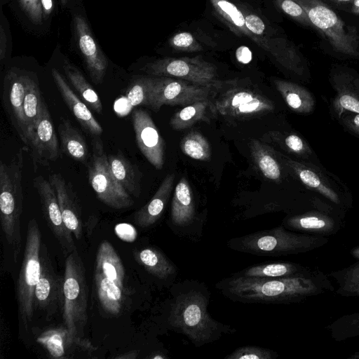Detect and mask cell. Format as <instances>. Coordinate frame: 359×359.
<instances>
[{"mask_svg": "<svg viewBox=\"0 0 359 359\" xmlns=\"http://www.w3.org/2000/svg\"><path fill=\"white\" fill-rule=\"evenodd\" d=\"M215 288L226 298L243 304L299 303L334 287L316 267L307 274L283 278H251L231 275L219 280Z\"/></svg>", "mask_w": 359, "mask_h": 359, "instance_id": "obj_2", "label": "cell"}, {"mask_svg": "<svg viewBox=\"0 0 359 359\" xmlns=\"http://www.w3.org/2000/svg\"><path fill=\"white\" fill-rule=\"evenodd\" d=\"M87 300L84 264L75 249L66 256L63 275L62 314L70 345L83 335L87 322Z\"/></svg>", "mask_w": 359, "mask_h": 359, "instance_id": "obj_5", "label": "cell"}, {"mask_svg": "<svg viewBox=\"0 0 359 359\" xmlns=\"http://www.w3.org/2000/svg\"><path fill=\"white\" fill-rule=\"evenodd\" d=\"M170 46L175 50L184 52L202 50V46L189 32H182L175 34L169 40Z\"/></svg>", "mask_w": 359, "mask_h": 359, "instance_id": "obj_45", "label": "cell"}, {"mask_svg": "<svg viewBox=\"0 0 359 359\" xmlns=\"http://www.w3.org/2000/svg\"><path fill=\"white\" fill-rule=\"evenodd\" d=\"M215 12L232 32L245 36L264 50L269 53L278 63L284 65L290 59L292 45L285 39H272L253 34L246 27L245 15L237 6L229 0H210Z\"/></svg>", "mask_w": 359, "mask_h": 359, "instance_id": "obj_12", "label": "cell"}, {"mask_svg": "<svg viewBox=\"0 0 359 359\" xmlns=\"http://www.w3.org/2000/svg\"><path fill=\"white\" fill-rule=\"evenodd\" d=\"M339 93L334 101L335 111L340 116L344 111L359 114V95L351 90L342 75L337 76Z\"/></svg>", "mask_w": 359, "mask_h": 359, "instance_id": "obj_40", "label": "cell"}, {"mask_svg": "<svg viewBox=\"0 0 359 359\" xmlns=\"http://www.w3.org/2000/svg\"><path fill=\"white\" fill-rule=\"evenodd\" d=\"M182 151L187 156L198 161L211 158V147L207 139L198 131L186 134L180 142Z\"/></svg>", "mask_w": 359, "mask_h": 359, "instance_id": "obj_37", "label": "cell"}, {"mask_svg": "<svg viewBox=\"0 0 359 359\" xmlns=\"http://www.w3.org/2000/svg\"><path fill=\"white\" fill-rule=\"evenodd\" d=\"M236 59L243 64H248L252 60L251 50L246 46H241L236 51Z\"/></svg>", "mask_w": 359, "mask_h": 359, "instance_id": "obj_50", "label": "cell"}, {"mask_svg": "<svg viewBox=\"0 0 359 359\" xmlns=\"http://www.w3.org/2000/svg\"><path fill=\"white\" fill-rule=\"evenodd\" d=\"M350 254L353 258L359 260V245L352 248Z\"/></svg>", "mask_w": 359, "mask_h": 359, "instance_id": "obj_54", "label": "cell"}, {"mask_svg": "<svg viewBox=\"0 0 359 359\" xmlns=\"http://www.w3.org/2000/svg\"><path fill=\"white\" fill-rule=\"evenodd\" d=\"M249 147L253 162L259 172L269 180L280 182L282 170L276 151L266 144L255 139L250 140Z\"/></svg>", "mask_w": 359, "mask_h": 359, "instance_id": "obj_28", "label": "cell"}, {"mask_svg": "<svg viewBox=\"0 0 359 359\" xmlns=\"http://www.w3.org/2000/svg\"><path fill=\"white\" fill-rule=\"evenodd\" d=\"M149 75L182 79L203 86L217 88V67L197 55L193 57H163L147 64L142 69Z\"/></svg>", "mask_w": 359, "mask_h": 359, "instance_id": "obj_9", "label": "cell"}, {"mask_svg": "<svg viewBox=\"0 0 359 359\" xmlns=\"http://www.w3.org/2000/svg\"><path fill=\"white\" fill-rule=\"evenodd\" d=\"M325 236L288 231L283 225L229 239L231 250L257 256H286L310 252L327 244Z\"/></svg>", "mask_w": 359, "mask_h": 359, "instance_id": "obj_3", "label": "cell"}, {"mask_svg": "<svg viewBox=\"0 0 359 359\" xmlns=\"http://www.w3.org/2000/svg\"><path fill=\"white\" fill-rule=\"evenodd\" d=\"M341 121L350 130L359 135V114L351 112L344 116Z\"/></svg>", "mask_w": 359, "mask_h": 359, "instance_id": "obj_49", "label": "cell"}, {"mask_svg": "<svg viewBox=\"0 0 359 359\" xmlns=\"http://www.w3.org/2000/svg\"><path fill=\"white\" fill-rule=\"evenodd\" d=\"M34 163L43 165L55 161L59 156L57 135L52 118L43 101L39 121L29 136L28 145Z\"/></svg>", "mask_w": 359, "mask_h": 359, "instance_id": "obj_18", "label": "cell"}, {"mask_svg": "<svg viewBox=\"0 0 359 359\" xmlns=\"http://www.w3.org/2000/svg\"><path fill=\"white\" fill-rule=\"evenodd\" d=\"M116 235L123 241L133 242L136 239L137 231L130 224L121 223L115 226Z\"/></svg>", "mask_w": 359, "mask_h": 359, "instance_id": "obj_48", "label": "cell"}, {"mask_svg": "<svg viewBox=\"0 0 359 359\" xmlns=\"http://www.w3.org/2000/svg\"><path fill=\"white\" fill-rule=\"evenodd\" d=\"M348 359H359V351L352 353Z\"/></svg>", "mask_w": 359, "mask_h": 359, "instance_id": "obj_56", "label": "cell"}, {"mask_svg": "<svg viewBox=\"0 0 359 359\" xmlns=\"http://www.w3.org/2000/svg\"><path fill=\"white\" fill-rule=\"evenodd\" d=\"M203 222L197 215L194 197L189 182L182 177L175 188L170 213V228L177 236L191 241L200 239Z\"/></svg>", "mask_w": 359, "mask_h": 359, "instance_id": "obj_13", "label": "cell"}, {"mask_svg": "<svg viewBox=\"0 0 359 359\" xmlns=\"http://www.w3.org/2000/svg\"><path fill=\"white\" fill-rule=\"evenodd\" d=\"M135 259L156 280L170 288L177 278V266L158 248L149 245L135 251Z\"/></svg>", "mask_w": 359, "mask_h": 359, "instance_id": "obj_20", "label": "cell"}, {"mask_svg": "<svg viewBox=\"0 0 359 359\" xmlns=\"http://www.w3.org/2000/svg\"><path fill=\"white\" fill-rule=\"evenodd\" d=\"M34 187L40 198L43 217L57 240L63 254L67 256L76 247L74 235L63 222L55 190L49 180L41 175L34 179Z\"/></svg>", "mask_w": 359, "mask_h": 359, "instance_id": "obj_14", "label": "cell"}, {"mask_svg": "<svg viewBox=\"0 0 359 359\" xmlns=\"http://www.w3.org/2000/svg\"><path fill=\"white\" fill-rule=\"evenodd\" d=\"M48 180L53 186L66 227L77 240L82 236L81 210L76 195L59 173L49 175Z\"/></svg>", "mask_w": 359, "mask_h": 359, "instance_id": "obj_21", "label": "cell"}, {"mask_svg": "<svg viewBox=\"0 0 359 359\" xmlns=\"http://www.w3.org/2000/svg\"><path fill=\"white\" fill-rule=\"evenodd\" d=\"M210 111L213 113L210 99L191 103L174 114L170 126L175 130L187 129L197 122L208 121Z\"/></svg>", "mask_w": 359, "mask_h": 359, "instance_id": "obj_32", "label": "cell"}, {"mask_svg": "<svg viewBox=\"0 0 359 359\" xmlns=\"http://www.w3.org/2000/svg\"><path fill=\"white\" fill-rule=\"evenodd\" d=\"M58 133L63 152L75 161L86 163L88 150L80 131L69 120L62 119L58 126Z\"/></svg>", "mask_w": 359, "mask_h": 359, "instance_id": "obj_30", "label": "cell"}, {"mask_svg": "<svg viewBox=\"0 0 359 359\" xmlns=\"http://www.w3.org/2000/svg\"><path fill=\"white\" fill-rule=\"evenodd\" d=\"M329 1L336 3V4H350V3L352 4V2L354 0H329Z\"/></svg>", "mask_w": 359, "mask_h": 359, "instance_id": "obj_55", "label": "cell"}, {"mask_svg": "<svg viewBox=\"0 0 359 359\" xmlns=\"http://www.w3.org/2000/svg\"><path fill=\"white\" fill-rule=\"evenodd\" d=\"M306 11L312 25L341 55L359 57V35L322 0H294Z\"/></svg>", "mask_w": 359, "mask_h": 359, "instance_id": "obj_6", "label": "cell"}, {"mask_svg": "<svg viewBox=\"0 0 359 359\" xmlns=\"http://www.w3.org/2000/svg\"><path fill=\"white\" fill-rule=\"evenodd\" d=\"M273 83L285 103L298 113H310L315 107V99L304 87L288 81L276 79Z\"/></svg>", "mask_w": 359, "mask_h": 359, "instance_id": "obj_29", "label": "cell"}, {"mask_svg": "<svg viewBox=\"0 0 359 359\" xmlns=\"http://www.w3.org/2000/svg\"><path fill=\"white\" fill-rule=\"evenodd\" d=\"M275 5L284 13L302 25L313 27L304 8L294 0H273Z\"/></svg>", "mask_w": 359, "mask_h": 359, "instance_id": "obj_44", "label": "cell"}, {"mask_svg": "<svg viewBox=\"0 0 359 359\" xmlns=\"http://www.w3.org/2000/svg\"><path fill=\"white\" fill-rule=\"evenodd\" d=\"M332 277L339 287L336 293L342 297H359V262L348 267L331 271Z\"/></svg>", "mask_w": 359, "mask_h": 359, "instance_id": "obj_36", "label": "cell"}, {"mask_svg": "<svg viewBox=\"0 0 359 359\" xmlns=\"http://www.w3.org/2000/svg\"><path fill=\"white\" fill-rule=\"evenodd\" d=\"M20 6L32 22L39 24L43 17L41 0H19Z\"/></svg>", "mask_w": 359, "mask_h": 359, "instance_id": "obj_46", "label": "cell"}, {"mask_svg": "<svg viewBox=\"0 0 359 359\" xmlns=\"http://www.w3.org/2000/svg\"><path fill=\"white\" fill-rule=\"evenodd\" d=\"M95 280L100 303L109 314L118 315L122 308L123 290L105 276L95 272Z\"/></svg>", "mask_w": 359, "mask_h": 359, "instance_id": "obj_33", "label": "cell"}, {"mask_svg": "<svg viewBox=\"0 0 359 359\" xmlns=\"http://www.w3.org/2000/svg\"><path fill=\"white\" fill-rule=\"evenodd\" d=\"M63 68L67 77L76 90L82 100L92 109L101 114L102 112L101 100L81 72L69 62H65Z\"/></svg>", "mask_w": 359, "mask_h": 359, "instance_id": "obj_34", "label": "cell"}, {"mask_svg": "<svg viewBox=\"0 0 359 359\" xmlns=\"http://www.w3.org/2000/svg\"><path fill=\"white\" fill-rule=\"evenodd\" d=\"M108 161L116 180L130 196L138 198L142 177L138 167L121 154L109 155Z\"/></svg>", "mask_w": 359, "mask_h": 359, "instance_id": "obj_26", "label": "cell"}, {"mask_svg": "<svg viewBox=\"0 0 359 359\" xmlns=\"http://www.w3.org/2000/svg\"><path fill=\"white\" fill-rule=\"evenodd\" d=\"M213 87L166 76L153 77L149 107L158 110L163 105H183L210 99Z\"/></svg>", "mask_w": 359, "mask_h": 359, "instance_id": "obj_11", "label": "cell"}, {"mask_svg": "<svg viewBox=\"0 0 359 359\" xmlns=\"http://www.w3.org/2000/svg\"><path fill=\"white\" fill-rule=\"evenodd\" d=\"M212 105L214 114L236 118L252 117L274 109L273 102L259 90L238 85L221 90Z\"/></svg>", "mask_w": 359, "mask_h": 359, "instance_id": "obj_10", "label": "cell"}, {"mask_svg": "<svg viewBox=\"0 0 359 359\" xmlns=\"http://www.w3.org/2000/svg\"><path fill=\"white\" fill-rule=\"evenodd\" d=\"M95 264V272L105 276L121 290H124V267L113 245L108 241H104L100 245Z\"/></svg>", "mask_w": 359, "mask_h": 359, "instance_id": "obj_27", "label": "cell"}, {"mask_svg": "<svg viewBox=\"0 0 359 359\" xmlns=\"http://www.w3.org/2000/svg\"><path fill=\"white\" fill-rule=\"evenodd\" d=\"M7 47V38L4 27L1 25L0 28V59L2 61L6 55Z\"/></svg>", "mask_w": 359, "mask_h": 359, "instance_id": "obj_51", "label": "cell"}, {"mask_svg": "<svg viewBox=\"0 0 359 359\" xmlns=\"http://www.w3.org/2000/svg\"><path fill=\"white\" fill-rule=\"evenodd\" d=\"M41 233L36 220H29L23 260L16 287V298L23 327L27 329L34 313V289L41 276Z\"/></svg>", "mask_w": 359, "mask_h": 359, "instance_id": "obj_7", "label": "cell"}, {"mask_svg": "<svg viewBox=\"0 0 359 359\" xmlns=\"http://www.w3.org/2000/svg\"><path fill=\"white\" fill-rule=\"evenodd\" d=\"M41 276L34 289V308L48 316L62 308L63 276L54 270L46 245L42 243L40 251Z\"/></svg>", "mask_w": 359, "mask_h": 359, "instance_id": "obj_15", "label": "cell"}, {"mask_svg": "<svg viewBox=\"0 0 359 359\" xmlns=\"http://www.w3.org/2000/svg\"><path fill=\"white\" fill-rule=\"evenodd\" d=\"M43 17L48 16L53 8V0H41Z\"/></svg>", "mask_w": 359, "mask_h": 359, "instance_id": "obj_52", "label": "cell"}, {"mask_svg": "<svg viewBox=\"0 0 359 359\" xmlns=\"http://www.w3.org/2000/svg\"><path fill=\"white\" fill-rule=\"evenodd\" d=\"M278 353L271 349L257 346H244L235 349L224 359H276Z\"/></svg>", "mask_w": 359, "mask_h": 359, "instance_id": "obj_43", "label": "cell"}, {"mask_svg": "<svg viewBox=\"0 0 359 359\" xmlns=\"http://www.w3.org/2000/svg\"><path fill=\"white\" fill-rule=\"evenodd\" d=\"M152 83L153 77L144 76L132 81L126 92L127 100L132 107L139 105L149 107Z\"/></svg>", "mask_w": 359, "mask_h": 359, "instance_id": "obj_39", "label": "cell"}, {"mask_svg": "<svg viewBox=\"0 0 359 359\" xmlns=\"http://www.w3.org/2000/svg\"><path fill=\"white\" fill-rule=\"evenodd\" d=\"M282 225L288 230L325 237L336 234L341 228L340 221L316 211L288 216Z\"/></svg>", "mask_w": 359, "mask_h": 359, "instance_id": "obj_22", "label": "cell"}, {"mask_svg": "<svg viewBox=\"0 0 359 359\" xmlns=\"http://www.w3.org/2000/svg\"><path fill=\"white\" fill-rule=\"evenodd\" d=\"M64 339H67V331L65 329H53L42 333L38 341L42 344L53 358H61L65 354Z\"/></svg>", "mask_w": 359, "mask_h": 359, "instance_id": "obj_41", "label": "cell"}, {"mask_svg": "<svg viewBox=\"0 0 359 359\" xmlns=\"http://www.w3.org/2000/svg\"><path fill=\"white\" fill-rule=\"evenodd\" d=\"M22 172V149H20L10 162L1 161V224L6 241L14 250L15 257L20 252L22 241L20 217L23 207Z\"/></svg>", "mask_w": 359, "mask_h": 359, "instance_id": "obj_4", "label": "cell"}, {"mask_svg": "<svg viewBox=\"0 0 359 359\" xmlns=\"http://www.w3.org/2000/svg\"><path fill=\"white\" fill-rule=\"evenodd\" d=\"M174 179V174L167 175L151 199L135 213L133 221L137 226L149 227L161 217L170 196Z\"/></svg>", "mask_w": 359, "mask_h": 359, "instance_id": "obj_24", "label": "cell"}, {"mask_svg": "<svg viewBox=\"0 0 359 359\" xmlns=\"http://www.w3.org/2000/svg\"><path fill=\"white\" fill-rule=\"evenodd\" d=\"M351 12L359 15V0H354L351 4Z\"/></svg>", "mask_w": 359, "mask_h": 359, "instance_id": "obj_53", "label": "cell"}, {"mask_svg": "<svg viewBox=\"0 0 359 359\" xmlns=\"http://www.w3.org/2000/svg\"><path fill=\"white\" fill-rule=\"evenodd\" d=\"M266 137L269 140L278 144L292 153L304 155L310 151L307 144L297 135H283L279 132L272 131L269 132Z\"/></svg>", "mask_w": 359, "mask_h": 359, "instance_id": "obj_42", "label": "cell"}, {"mask_svg": "<svg viewBox=\"0 0 359 359\" xmlns=\"http://www.w3.org/2000/svg\"><path fill=\"white\" fill-rule=\"evenodd\" d=\"M313 269L291 262H269L248 266L232 275L251 278H283L305 275Z\"/></svg>", "mask_w": 359, "mask_h": 359, "instance_id": "obj_25", "label": "cell"}, {"mask_svg": "<svg viewBox=\"0 0 359 359\" xmlns=\"http://www.w3.org/2000/svg\"><path fill=\"white\" fill-rule=\"evenodd\" d=\"M88 181L98 199L105 205L115 209H124L133 205L134 202L131 196L114 177L100 138L93 142Z\"/></svg>", "mask_w": 359, "mask_h": 359, "instance_id": "obj_8", "label": "cell"}, {"mask_svg": "<svg viewBox=\"0 0 359 359\" xmlns=\"http://www.w3.org/2000/svg\"><path fill=\"white\" fill-rule=\"evenodd\" d=\"M74 24L78 46L91 79L95 83L100 84L108 67L107 58L96 43L85 18L76 15Z\"/></svg>", "mask_w": 359, "mask_h": 359, "instance_id": "obj_19", "label": "cell"}, {"mask_svg": "<svg viewBox=\"0 0 359 359\" xmlns=\"http://www.w3.org/2000/svg\"><path fill=\"white\" fill-rule=\"evenodd\" d=\"M211 293L205 283L185 279L175 282L165 302L163 318L167 329L187 337L196 347L219 339L236 330L214 319L208 311Z\"/></svg>", "mask_w": 359, "mask_h": 359, "instance_id": "obj_1", "label": "cell"}, {"mask_svg": "<svg viewBox=\"0 0 359 359\" xmlns=\"http://www.w3.org/2000/svg\"><path fill=\"white\" fill-rule=\"evenodd\" d=\"M277 153L281 157L282 161L293 171L304 184L313 189L332 203L341 205V201L338 194L323 182L316 172L303 164L294 161L282 154Z\"/></svg>", "mask_w": 359, "mask_h": 359, "instance_id": "obj_31", "label": "cell"}, {"mask_svg": "<svg viewBox=\"0 0 359 359\" xmlns=\"http://www.w3.org/2000/svg\"><path fill=\"white\" fill-rule=\"evenodd\" d=\"M29 76V74L17 69L8 71L4 77L2 97L4 109L11 124L27 146L29 133L23 112V102Z\"/></svg>", "mask_w": 359, "mask_h": 359, "instance_id": "obj_16", "label": "cell"}, {"mask_svg": "<svg viewBox=\"0 0 359 359\" xmlns=\"http://www.w3.org/2000/svg\"><path fill=\"white\" fill-rule=\"evenodd\" d=\"M132 120L137 146L147 160L156 169L164 164L165 143L150 115L142 109H135Z\"/></svg>", "mask_w": 359, "mask_h": 359, "instance_id": "obj_17", "label": "cell"}, {"mask_svg": "<svg viewBox=\"0 0 359 359\" xmlns=\"http://www.w3.org/2000/svg\"><path fill=\"white\" fill-rule=\"evenodd\" d=\"M69 0H60L61 4H62V6H65L69 2Z\"/></svg>", "mask_w": 359, "mask_h": 359, "instance_id": "obj_57", "label": "cell"}, {"mask_svg": "<svg viewBox=\"0 0 359 359\" xmlns=\"http://www.w3.org/2000/svg\"><path fill=\"white\" fill-rule=\"evenodd\" d=\"M331 337L343 341L359 336V312L344 315L326 326Z\"/></svg>", "mask_w": 359, "mask_h": 359, "instance_id": "obj_38", "label": "cell"}, {"mask_svg": "<svg viewBox=\"0 0 359 359\" xmlns=\"http://www.w3.org/2000/svg\"><path fill=\"white\" fill-rule=\"evenodd\" d=\"M43 101L37 81L29 75L23 102V112L29 136L39 121Z\"/></svg>", "mask_w": 359, "mask_h": 359, "instance_id": "obj_35", "label": "cell"}, {"mask_svg": "<svg viewBox=\"0 0 359 359\" xmlns=\"http://www.w3.org/2000/svg\"><path fill=\"white\" fill-rule=\"evenodd\" d=\"M51 72L54 82L64 101L83 128L93 135H100L103 129L88 105L73 92L57 69H53Z\"/></svg>", "mask_w": 359, "mask_h": 359, "instance_id": "obj_23", "label": "cell"}, {"mask_svg": "<svg viewBox=\"0 0 359 359\" xmlns=\"http://www.w3.org/2000/svg\"><path fill=\"white\" fill-rule=\"evenodd\" d=\"M245 25L248 29L255 35L264 36L265 25L262 19L255 14H248L245 15Z\"/></svg>", "mask_w": 359, "mask_h": 359, "instance_id": "obj_47", "label": "cell"}]
</instances>
